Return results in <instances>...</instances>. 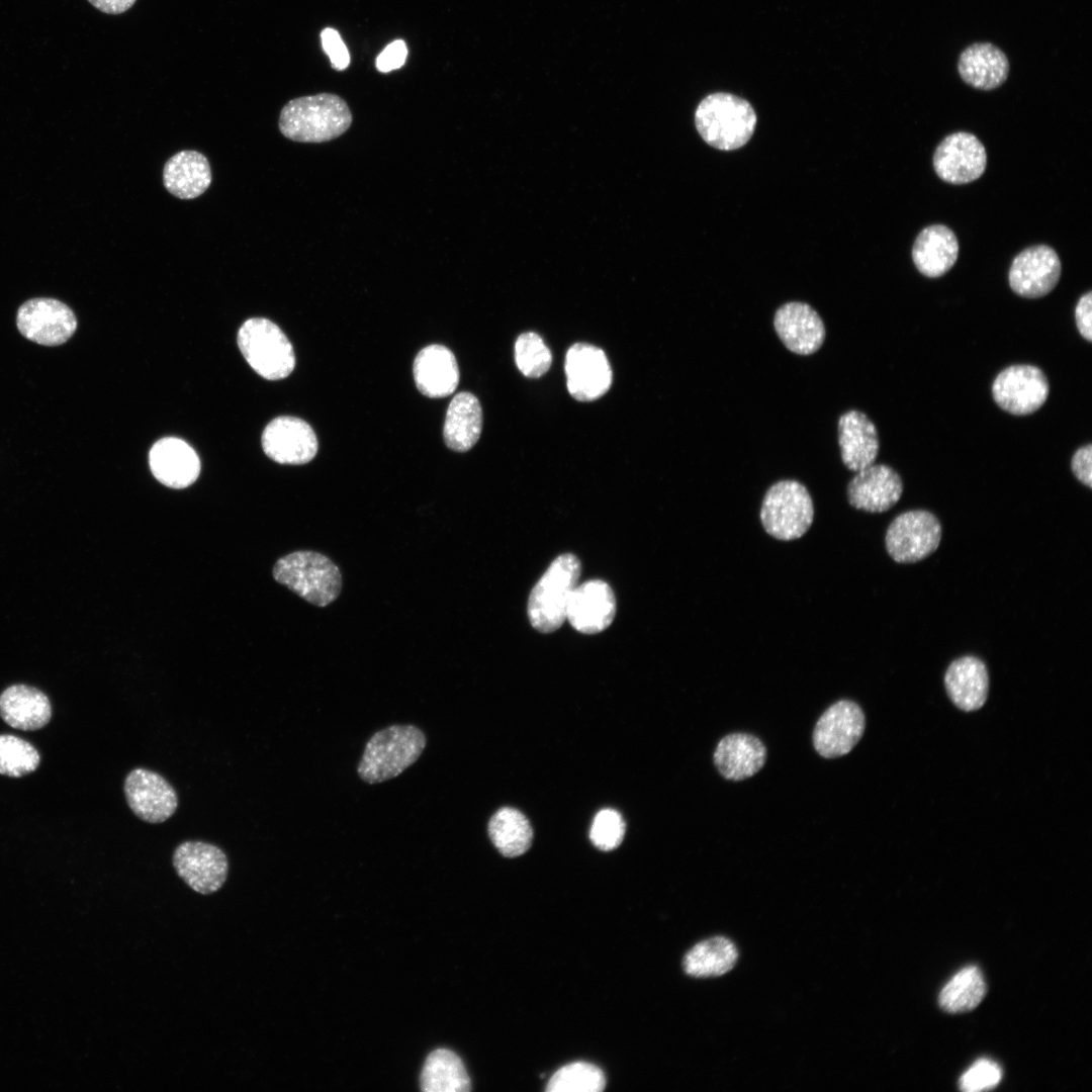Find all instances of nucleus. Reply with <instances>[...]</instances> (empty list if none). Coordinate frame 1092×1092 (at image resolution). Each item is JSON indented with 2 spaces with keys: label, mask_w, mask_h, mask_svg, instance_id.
<instances>
[{
  "label": "nucleus",
  "mask_w": 1092,
  "mask_h": 1092,
  "mask_svg": "<svg viewBox=\"0 0 1092 1092\" xmlns=\"http://www.w3.org/2000/svg\"><path fill=\"white\" fill-rule=\"evenodd\" d=\"M1002 1079L1000 1066L989 1059H981L974 1063L960 1078L959 1086L962 1091L979 1092L994 1089Z\"/></svg>",
  "instance_id": "obj_39"
},
{
  "label": "nucleus",
  "mask_w": 1092,
  "mask_h": 1092,
  "mask_svg": "<svg viewBox=\"0 0 1092 1092\" xmlns=\"http://www.w3.org/2000/svg\"><path fill=\"white\" fill-rule=\"evenodd\" d=\"M40 761L36 748L15 735H0V774L19 778L34 771Z\"/></svg>",
  "instance_id": "obj_36"
},
{
  "label": "nucleus",
  "mask_w": 1092,
  "mask_h": 1092,
  "mask_svg": "<svg viewBox=\"0 0 1092 1092\" xmlns=\"http://www.w3.org/2000/svg\"><path fill=\"white\" fill-rule=\"evenodd\" d=\"M265 454L280 464L301 465L317 452V439L311 427L301 419L282 416L272 420L262 434Z\"/></svg>",
  "instance_id": "obj_17"
},
{
  "label": "nucleus",
  "mask_w": 1092,
  "mask_h": 1092,
  "mask_svg": "<svg viewBox=\"0 0 1092 1092\" xmlns=\"http://www.w3.org/2000/svg\"><path fill=\"white\" fill-rule=\"evenodd\" d=\"M903 493V481L886 464H872L853 476L847 485L849 504L869 513H883L893 508Z\"/></svg>",
  "instance_id": "obj_19"
},
{
  "label": "nucleus",
  "mask_w": 1092,
  "mask_h": 1092,
  "mask_svg": "<svg viewBox=\"0 0 1092 1092\" xmlns=\"http://www.w3.org/2000/svg\"><path fill=\"white\" fill-rule=\"evenodd\" d=\"M321 38L323 49L330 58L332 67L338 71L345 70L350 64V54L339 32L334 28L327 27L322 31Z\"/></svg>",
  "instance_id": "obj_40"
},
{
  "label": "nucleus",
  "mask_w": 1092,
  "mask_h": 1092,
  "mask_svg": "<svg viewBox=\"0 0 1092 1092\" xmlns=\"http://www.w3.org/2000/svg\"><path fill=\"white\" fill-rule=\"evenodd\" d=\"M616 614V599L612 587L604 580L590 579L573 589L566 611L570 625L583 634H596L607 629Z\"/></svg>",
  "instance_id": "obj_18"
},
{
  "label": "nucleus",
  "mask_w": 1092,
  "mask_h": 1092,
  "mask_svg": "<svg viewBox=\"0 0 1092 1092\" xmlns=\"http://www.w3.org/2000/svg\"><path fill=\"white\" fill-rule=\"evenodd\" d=\"M149 463L156 479L172 488L189 486L200 472V460L194 449L173 437L163 438L153 445Z\"/></svg>",
  "instance_id": "obj_21"
},
{
  "label": "nucleus",
  "mask_w": 1092,
  "mask_h": 1092,
  "mask_svg": "<svg viewBox=\"0 0 1092 1092\" xmlns=\"http://www.w3.org/2000/svg\"><path fill=\"white\" fill-rule=\"evenodd\" d=\"M1071 469L1075 477L1089 488L1092 487V445L1080 447L1073 455Z\"/></svg>",
  "instance_id": "obj_42"
},
{
  "label": "nucleus",
  "mask_w": 1092,
  "mask_h": 1092,
  "mask_svg": "<svg viewBox=\"0 0 1092 1092\" xmlns=\"http://www.w3.org/2000/svg\"><path fill=\"white\" fill-rule=\"evenodd\" d=\"M565 374L570 395L579 401L603 396L612 384V368L605 352L587 343H575L565 356Z\"/></svg>",
  "instance_id": "obj_15"
},
{
  "label": "nucleus",
  "mask_w": 1092,
  "mask_h": 1092,
  "mask_svg": "<svg viewBox=\"0 0 1092 1092\" xmlns=\"http://www.w3.org/2000/svg\"><path fill=\"white\" fill-rule=\"evenodd\" d=\"M738 958L737 948L732 940L724 936H715L700 941L685 956V972L695 978L722 976L731 971Z\"/></svg>",
  "instance_id": "obj_31"
},
{
  "label": "nucleus",
  "mask_w": 1092,
  "mask_h": 1092,
  "mask_svg": "<svg viewBox=\"0 0 1092 1092\" xmlns=\"http://www.w3.org/2000/svg\"><path fill=\"white\" fill-rule=\"evenodd\" d=\"M352 123L347 102L332 93L301 96L281 109L279 129L294 142L324 143L343 134Z\"/></svg>",
  "instance_id": "obj_1"
},
{
  "label": "nucleus",
  "mask_w": 1092,
  "mask_h": 1092,
  "mask_svg": "<svg viewBox=\"0 0 1092 1092\" xmlns=\"http://www.w3.org/2000/svg\"><path fill=\"white\" fill-rule=\"evenodd\" d=\"M606 1078L603 1071L586 1062H574L561 1067L550 1078L548 1092H600Z\"/></svg>",
  "instance_id": "obj_35"
},
{
  "label": "nucleus",
  "mask_w": 1092,
  "mask_h": 1092,
  "mask_svg": "<svg viewBox=\"0 0 1092 1092\" xmlns=\"http://www.w3.org/2000/svg\"><path fill=\"white\" fill-rule=\"evenodd\" d=\"M775 330L788 350L810 355L819 350L825 340V327L818 312L809 304L790 301L777 310Z\"/></svg>",
  "instance_id": "obj_20"
},
{
  "label": "nucleus",
  "mask_w": 1092,
  "mask_h": 1092,
  "mask_svg": "<svg viewBox=\"0 0 1092 1092\" xmlns=\"http://www.w3.org/2000/svg\"><path fill=\"white\" fill-rule=\"evenodd\" d=\"M421 1088L426 1092H466L470 1080L461 1059L453 1052H432L421 1074Z\"/></svg>",
  "instance_id": "obj_32"
},
{
  "label": "nucleus",
  "mask_w": 1092,
  "mask_h": 1092,
  "mask_svg": "<svg viewBox=\"0 0 1092 1092\" xmlns=\"http://www.w3.org/2000/svg\"><path fill=\"white\" fill-rule=\"evenodd\" d=\"M958 72L969 86L990 91L1007 80L1010 65L1005 53L991 42H974L968 46L958 60Z\"/></svg>",
  "instance_id": "obj_23"
},
{
  "label": "nucleus",
  "mask_w": 1092,
  "mask_h": 1092,
  "mask_svg": "<svg viewBox=\"0 0 1092 1092\" xmlns=\"http://www.w3.org/2000/svg\"><path fill=\"white\" fill-rule=\"evenodd\" d=\"M695 123L702 139L713 148L733 151L752 136L756 113L751 104L736 95L717 92L698 105Z\"/></svg>",
  "instance_id": "obj_2"
},
{
  "label": "nucleus",
  "mask_w": 1092,
  "mask_h": 1092,
  "mask_svg": "<svg viewBox=\"0 0 1092 1092\" xmlns=\"http://www.w3.org/2000/svg\"><path fill=\"white\" fill-rule=\"evenodd\" d=\"M482 430V408L475 395L460 392L450 401L443 437L448 448L466 452L478 441Z\"/></svg>",
  "instance_id": "obj_30"
},
{
  "label": "nucleus",
  "mask_w": 1092,
  "mask_h": 1092,
  "mask_svg": "<svg viewBox=\"0 0 1092 1092\" xmlns=\"http://www.w3.org/2000/svg\"><path fill=\"white\" fill-rule=\"evenodd\" d=\"M1075 321L1080 335L1088 342L1092 341V292L1088 291L1078 300L1075 307Z\"/></svg>",
  "instance_id": "obj_43"
},
{
  "label": "nucleus",
  "mask_w": 1092,
  "mask_h": 1092,
  "mask_svg": "<svg viewBox=\"0 0 1092 1092\" xmlns=\"http://www.w3.org/2000/svg\"><path fill=\"white\" fill-rule=\"evenodd\" d=\"M165 188L180 199H193L204 193L211 183L207 158L196 151L176 153L163 169Z\"/></svg>",
  "instance_id": "obj_28"
},
{
  "label": "nucleus",
  "mask_w": 1092,
  "mask_h": 1092,
  "mask_svg": "<svg viewBox=\"0 0 1092 1092\" xmlns=\"http://www.w3.org/2000/svg\"><path fill=\"white\" fill-rule=\"evenodd\" d=\"M838 444L841 460L851 471L874 464L880 449L874 423L859 411H848L838 421Z\"/></svg>",
  "instance_id": "obj_24"
},
{
  "label": "nucleus",
  "mask_w": 1092,
  "mask_h": 1092,
  "mask_svg": "<svg viewBox=\"0 0 1092 1092\" xmlns=\"http://www.w3.org/2000/svg\"><path fill=\"white\" fill-rule=\"evenodd\" d=\"M123 792L131 812L147 823H163L178 808L174 787L162 775L149 768L131 769L124 779Z\"/></svg>",
  "instance_id": "obj_12"
},
{
  "label": "nucleus",
  "mask_w": 1092,
  "mask_h": 1092,
  "mask_svg": "<svg viewBox=\"0 0 1092 1092\" xmlns=\"http://www.w3.org/2000/svg\"><path fill=\"white\" fill-rule=\"evenodd\" d=\"M16 325L27 340L42 346L66 343L77 329L73 310L64 302L51 297H35L18 308Z\"/></svg>",
  "instance_id": "obj_10"
},
{
  "label": "nucleus",
  "mask_w": 1092,
  "mask_h": 1092,
  "mask_svg": "<svg viewBox=\"0 0 1092 1092\" xmlns=\"http://www.w3.org/2000/svg\"><path fill=\"white\" fill-rule=\"evenodd\" d=\"M987 992L981 970L968 966L960 970L941 989L938 1003L948 1013H963L976 1008Z\"/></svg>",
  "instance_id": "obj_34"
},
{
  "label": "nucleus",
  "mask_w": 1092,
  "mask_h": 1092,
  "mask_svg": "<svg viewBox=\"0 0 1092 1092\" xmlns=\"http://www.w3.org/2000/svg\"><path fill=\"white\" fill-rule=\"evenodd\" d=\"M238 346L249 365L265 379H283L295 367V355L288 338L265 317H252L242 325Z\"/></svg>",
  "instance_id": "obj_6"
},
{
  "label": "nucleus",
  "mask_w": 1092,
  "mask_h": 1092,
  "mask_svg": "<svg viewBox=\"0 0 1092 1092\" xmlns=\"http://www.w3.org/2000/svg\"><path fill=\"white\" fill-rule=\"evenodd\" d=\"M1050 392L1041 369L1028 364L1011 365L999 372L992 383V395L999 407L1014 416L1039 410Z\"/></svg>",
  "instance_id": "obj_11"
},
{
  "label": "nucleus",
  "mask_w": 1092,
  "mask_h": 1092,
  "mask_svg": "<svg viewBox=\"0 0 1092 1092\" xmlns=\"http://www.w3.org/2000/svg\"><path fill=\"white\" fill-rule=\"evenodd\" d=\"M414 377L419 391L428 397L452 394L460 378L454 354L443 345L425 347L415 358Z\"/></svg>",
  "instance_id": "obj_22"
},
{
  "label": "nucleus",
  "mask_w": 1092,
  "mask_h": 1092,
  "mask_svg": "<svg viewBox=\"0 0 1092 1092\" xmlns=\"http://www.w3.org/2000/svg\"><path fill=\"white\" fill-rule=\"evenodd\" d=\"M625 834V822L621 814L614 809H603L595 816L589 838L593 844L602 850L618 847Z\"/></svg>",
  "instance_id": "obj_38"
},
{
  "label": "nucleus",
  "mask_w": 1092,
  "mask_h": 1092,
  "mask_svg": "<svg viewBox=\"0 0 1092 1092\" xmlns=\"http://www.w3.org/2000/svg\"><path fill=\"white\" fill-rule=\"evenodd\" d=\"M864 727L861 708L852 701L840 700L818 719L813 731L814 748L825 758L845 755L860 740Z\"/></svg>",
  "instance_id": "obj_13"
},
{
  "label": "nucleus",
  "mask_w": 1092,
  "mask_h": 1092,
  "mask_svg": "<svg viewBox=\"0 0 1092 1092\" xmlns=\"http://www.w3.org/2000/svg\"><path fill=\"white\" fill-rule=\"evenodd\" d=\"M407 56V48L403 40L396 39L389 43L377 57L376 68L379 72L388 73L400 68Z\"/></svg>",
  "instance_id": "obj_41"
},
{
  "label": "nucleus",
  "mask_w": 1092,
  "mask_h": 1092,
  "mask_svg": "<svg viewBox=\"0 0 1092 1092\" xmlns=\"http://www.w3.org/2000/svg\"><path fill=\"white\" fill-rule=\"evenodd\" d=\"M488 835L498 851L507 857L525 853L533 840L529 820L519 810L510 807L500 808L491 816Z\"/></svg>",
  "instance_id": "obj_33"
},
{
  "label": "nucleus",
  "mask_w": 1092,
  "mask_h": 1092,
  "mask_svg": "<svg viewBox=\"0 0 1092 1092\" xmlns=\"http://www.w3.org/2000/svg\"><path fill=\"white\" fill-rule=\"evenodd\" d=\"M941 525L932 513L913 510L900 514L889 525L885 545L888 554L898 563H915L939 546Z\"/></svg>",
  "instance_id": "obj_8"
},
{
  "label": "nucleus",
  "mask_w": 1092,
  "mask_h": 1092,
  "mask_svg": "<svg viewBox=\"0 0 1092 1092\" xmlns=\"http://www.w3.org/2000/svg\"><path fill=\"white\" fill-rule=\"evenodd\" d=\"M273 576L317 607L333 603L341 593L339 567L328 556L314 551H295L281 557L274 565Z\"/></svg>",
  "instance_id": "obj_5"
},
{
  "label": "nucleus",
  "mask_w": 1092,
  "mask_h": 1092,
  "mask_svg": "<svg viewBox=\"0 0 1092 1092\" xmlns=\"http://www.w3.org/2000/svg\"><path fill=\"white\" fill-rule=\"evenodd\" d=\"M813 520L812 497L806 486L797 480H780L763 496L760 521L764 531L778 540L801 538Z\"/></svg>",
  "instance_id": "obj_7"
},
{
  "label": "nucleus",
  "mask_w": 1092,
  "mask_h": 1092,
  "mask_svg": "<svg viewBox=\"0 0 1092 1092\" xmlns=\"http://www.w3.org/2000/svg\"><path fill=\"white\" fill-rule=\"evenodd\" d=\"M1061 270L1057 252L1048 245H1035L1024 249L1013 259L1008 282L1017 295L1038 298L1056 287Z\"/></svg>",
  "instance_id": "obj_16"
},
{
  "label": "nucleus",
  "mask_w": 1092,
  "mask_h": 1092,
  "mask_svg": "<svg viewBox=\"0 0 1092 1092\" xmlns=\"http://www.w3.org/2000/svg\"><path fill=\"white\" fill-rule=\"evenodd\" d=\"M515 361L526 377L538 378L549 370L552 355L538 334L528 332L521 334L515 343Z\"/></svg>",
  "instance_id": "obj_37"
},
{
  "label": "nucleus",
  "mask_w": 1092,
  "mask_h": 1092,
  "mask_svg": "<svg viewBox=\"0 0 1092 1092\" xmlns=\"http://www.w3.org/2000/svg\"><path fill=\"white\" fill-rule=\"evenodd\" d=\"M178 877L194 892L210 895L222 888L229 873L226 853L219 846L202 840L178 844L172 855Z\"/></svg>",
  "instance_id": "obj_9"
},
{
  "label": "nucleus",
  "mask_w": 1092,
  "mask_h": 1092,
  "mask_svg": "<svg viewBox=\"0 0 1092 1092\" xmlns=\"http://www.w3.org/2000/svg\"><path fill=\"white\" fill-rule=\"evenodd\" d=\"M959 242L946 225L932 224L924 228L912 247V260L924 276L936 278L944 275L957 262Z\"/></svg>",
  "instance_id": "obj_27"
},
{
  "label": "nucleus",
  "mask_w": 1092,
  "mask_h": 1092,
  "mask_svg": "<svg viewBox=\"0 0 1092 1092\" xmlns=\"http://www.w3.org/2000/svg\"><path fill=\"white\" fill-rule=\"evenodd\" d=\"M99 11L107 14H120L128 10L135 0H88Z\"/></svg>",
  "instance_id": "obj_44"
},
{
  "label": "nucleus",
  "mask_w": 1092,
  "mask_h": 1092,
  "mask_svg": "<svg viewBox=\"0 0 1092 1092\" xmlns=\"http://www.w3.org/2000/svg\"><path fill=\"white\" fill-rule=\"evenodd\" d=\"M944 684L948 697L961 710H978L987 700V667L976 656L967 655L952 661L944 674Z\"/></svg>",
  "instance_id": "obj_26"
},
{
  "label": "nucleus",
  "mask_w": 1092,
  "mask_h": 1092,
  "mask_svg": "<svg viewBox=\"0 0 1092 1092\" xmlns=\"http://www.w3.org/2000/svg\"><path fill=\"white\" fill-rule=\"evenodd\" d=\"M426 745L424 733L412 725H393L376 732L367 742L358 765L369 784L390 780L412 765Z\"/></svg>",
  "instance_id": "obj_4"
},
{
  "label": "nucleus",
  "mask_w": 1092,
  "mask_h": 1092,
  "mask_svg": "<svg viewBox=\"0 0 1092 1092\" xmlns=\"http://www.w3.org/2000/svg\"><path fill=\"white\" fill-rule=\"evenodd\" d=\"M713 758L722 777L731 781H742L763 767L766 748L756 736L731 733L718 742Z\"/></svg>",
  "instance_id": "obj_25"
},
{
  "label": "nucleus",
  "mask_w": 1092,
  "mask_h": 1092,
  "mask_svg": "<svg viewBox=\"0 0 1092 1092\" xmlns=\"http://www.w3.org/2000/svg\"><path fill=\"white\" fill-rule=\"evenodd\" d=\"M936 175L950 184H967L985 172L987 153L982 142L973 133L957 131L945 136L933 154Z\"/></svg>",
  "instance_id": "obj_14"
},
{
  "label": "nucleus",
  "mask_w": 1092,
  "mask_h": 1092,
  "mask_svg": "<svg viewBox=\"0 0 1092 1092\" xmlns=\"http://www.w3.org/2000/svg\"><path fill=\"white\" fill-rule=\"evenodd\" d=\"M580 572V561L571 553H563L550 563L529 596L527 612L533 628L551 633L561 627Z\"/></svg>",
  "instance_id": "obj_3"
},
{
  "label": "nucleus",
  "mask_w": 1092,
  "mask_h": 1092,
  "mask_svg": "<svg viewBox=\"0 0 1092 1092\" xmlns=\"http://www.w3.org/2000/svg\"><path fill=\"white\" fill-rule=\"evenodd\" d=\"M0 716L13 728L36 730L49 723L52 707L41 691L25 685H14L0 695Z\"/></svg>",
  "instance_id": "obj_29"
}]
</instances>
